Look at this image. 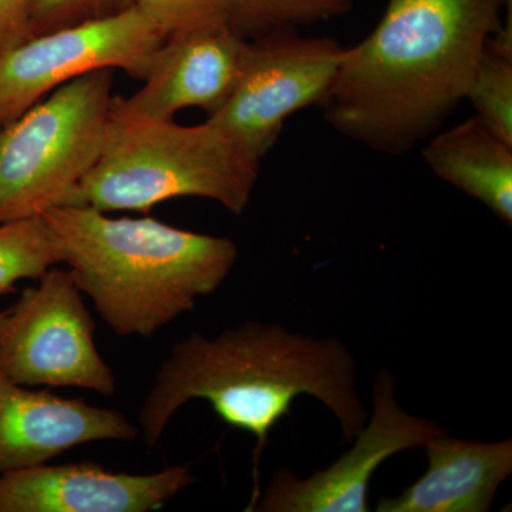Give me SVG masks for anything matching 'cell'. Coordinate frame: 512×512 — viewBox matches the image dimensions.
<instances>
[{
  "label": "cell",
  "instance_id": "21",
  "mask_svg": "<svg viewBox=\"0 0 512 512\" xmlns=\"http://www.w3.org/2000/svg\"><path fill=\"white\" fill-rule=\"evenodd\" d=\"M133 6V0H114V9L123 10Z\"/></svg>",
  "mask_w": 512,
  "mask_h": 512
},
{
  "label": "cell",
  "instance_id": "7",
  "mask_svg": "<svg viewBox=\"0 0 512 512\" xmlns=\"http://www.w3.org/2000/svg\"><path fill=\"white\" fill-rule=\"evenodd\" d=\"M167 39L136 6L32 37L0 55V123H10L64 83L120 69L143 82Z\"/></svg>",
  "mask_w": 512,
  "mask_h": 512
},
{
  "label": "cell",
  "instance_id": "18",
  "mask_svg": "<svg viewBox=\"0 0 512 512\" xmlns=\"http://www.w3.org/2000/svg\"><path fill=\"white\" fill-rule=\"evenodd\" d=\"M133 6L146 13L167 37L229 25L227 0H133Z\"/></svg>",
  "mask_w": 512,
  "mask_h": 512
},
{
  "label": "cell",
  "instance_id": "17",
  "mask_svg": "<svg viewBox=\"0 0 512 512\" xmlns=\"http://www.w3.org/2000/svg\"><path fill=\"white\" fill-rule=\"evenodd\" d=\"M228 23L237 35L254 40L279 29L311 26L348 13L353 0H227Z\"/></svg>",
  "mask_w": 512,
  "mask_h": 512
},
{
  "label": "cell",
  "instance_id": "14",
  "mask_svg": "<svg viewBox=\"0 0 512 512\" xmlns=\"http://www.w3.org/2000/svg\"><path fill=\"white\" fill-rule=\"evenodd\" d=\"M424 163L437 177L480 201L512 225V146L476 116L437 131L423 148Z\"/></svg>",
  "mask_w": 512,
  "mask_h": 512
},
{
  "label": "cell",
  "instance_id": "10",
  "mask_svg": "<svg viewBox=\"0 0 512 512\" xmlns=\"http://www.w3.org/2000/svg\"><path fill=\"white\" fill-rule=\"evenodd\" d=\"M248 52L249 40L229 25L167 37L143 87L131 97H113V109L154 120H174L184 109H201L210 117L234 92Z\"/></svg>",
  "mask_w": 512,
  "mask_h": 512
},
{
  "label": "cell",
  "instance_id": "8",
  "mask_svg": "<svg viewBox=\"0 0 512 512\" xmlns=\"http://www.w3.org/2000/svg\"><path fill=\"white\" fill-rule=\"evenodd\" d=\"M343 52L336 40L303 37L298 29L274 30L249 40L237 86L208 123L261 161L292 114L325 103Z\"/></svg>",
  "mask_w": 512,
  "mask_h": 512
},
{
  "label": "cell",
  "instance_id": "9",
  "mask_svg": "<svg viewBox=\"0 0 512 512\" xmlns=\"http://www.w3.org/2000/svg\"><path fill=\"white\" fill-rule=\"evenodd\" d=\"M373 413L353 439V447L326 470L299 478L276 471L248 512H369L370 481L390 457L423 447L446 433L434 421L404 412L396 400V379L379 370L373 382Z\"/></svg>",
  "mask_w": 512,
  "mask_h": 512
},
{
  "label": "cell",
  "instance_id": "11",
  "mask_svg": "<svg viewBox=\"0 0 512 512\" xmlns=\"http://www.w3.org/2000/svg\"><path fill=\"white\" fill-rule=\"evenodd\" d=\"M190 468L116 473L93 461L40 464L0 476V512H150L194 483Z\"/></svg>",
  "mask_w": 512,
  "mask_h": 512
},
{
  "label": "cell",
  "instance_id": "3",
  "mask_svg": "<svg viewBox=\"0 0 512 512\" xmlns=\"http://www.w3.org/2000/svg\"><path fill=\"white\" fill-rule=\"evenodd\" d=\"M62 264L123 338H153L198 299L217 291L234 269L232 239L200 234L153 217L111 218L86 207L45 212Z\"/></svg>",
  "mask_w": 512,
  "mask_h": 512
},
{
  "label": "cell",
  "instance_id": "6",
  "mask_svg": "<svg viewBox=\"0 0 512 512\" xmlns=\"http://www.w3.org/2000/svg\"><path fill=\"white\" fill-rule=\"evenodd\" d=\"M94 332L72 272L52 266L0 312V372L26 387H76L111 396L116 377Z\"/></svg>",
  "mask_w": 512,
  "mask_h": 512
},
{
  "label": "cell",
  "instance_id": "12",
  "mask_svg": "<svg viewBox=\"0 0 512 512\" xmlns=\"http://www.w3.org/2000/svg\"><path fill=\"white\" fill-rule=\"evenodd\" d=\"M138 434L119 410L29 390L0 372V476L49 463L82 444L131 441Z\"/></svg>",
  "mask_w": 512,
  "mask_h": 512
},
{
  "label": "cell",
  "instance_id": "2",
  "mask_svg": "<svg viewBox=\"0 0 512 512\" xmlns=\"http://www.w3.org/2000/svg\"><path fill=\"white\" fill-rule=\"evenodd\" d=\"M301 396L325 404L345 440L352 441L365 427L355 359L339 339H315L256 320L211 339L191 333L173 346L158 369L138 414V431L151 451L181 407L207 400L227 426L255 439L249 507L261 493L259 463L272 430L291 417Z\"/></svg>",
  "mask_w": 512,
  "mask_h": 512
},
{
  "label": "cell",
  "instance_id": "1",
  "mask_svg": "<svg viewBox=\"0 0 512 512\" xmlns=\"http://www.w3.org/2000/svg\"><path fill=\"white\" fill-rule=\"evenodd\" d=\"M511 0H389L359 45L345 47L325 120L377 153L426 143L467 99Z\"/></svg>",
  "mask_w": 512,
  "mask_h": 512
},
{
  "label": "cell",
  "instance_id": "13",
  "mask_svg": "<svg viewBox=\"0 0 512 512\" xmlns=\"http://www.w3.org/2000/svg\"><path fill=\"white\" fill-rule=\"evenodd\" d=\"M426 473L396 497L377 501V512H488L512 474V440H464L439 434L423 446Z\"/></svg>",
  "mask_w": 512,
  "mask_h": 512
},
{
  "label": "cell",
  "instance_id": "22",
  "mask_svg": "<svg viewBox=\"0 0 512 512\" xmlns=\"http://www.w3.org/2000/svg\"><path fill=\"white\" fill-rule=\"evenodd\" d=\"M2 127H3V124H2V123H0V130H2Z\"/></svg>",
  "mask_w": 512,
  "mask_h": 512
},
{
  "label": "cell",
  "instance_id": "16",
  "mask_svg": "<svg viewBox=\"0 0 512 512\" xmlns=\"http://www.w3.org/2000/svg\"><path fill=\"white\" fill-rule=\"evenodd\" d=\"M62 264L45 215L0 222V296L15 291L22 279L39 281Z\"/></svg>",
  "mask_w": 512,
  "mask_h": 512
},
{
  "label": "cell",
  "instance_id": "5",
  "mask_svg": "<svg viewBox=\"0 0 512 512\" xmlns=\"http://www.w3.org/2000/svg\"><path fill=\"white\" fill-rule=\"evenodd\" d=\"M113 73L97 70L57 87L0 130V222L62 205L99 160Z\"/></svg>",
  "mask_w": 512,
  "mask_h": 512
},
{
  "label": "cell",
  "instance_id": "19",
  "mask_svg": "<svg viewBox=\"0 0 512 512\" xmlns=\"http://www.w3.org/2000/svg\"><path fill=\"white\" fill-rule=\"evenodd\" d=\"M116 12L114 0H30L32 37Z\"/></svg>",
  "mask_w": 512,
  "mask_h": 512
},
{
  "label": "cell",
  "instance_id": "15",
  "mask_svg": "<svg viewBox=\"0 0 512 512\" xmlns=\"http://www.w3.org/2000/svg\"><path fill=\"white\" fill-rule=\"evenodd\" d=\"M474 116L512 146V22L490 37L478 62L467 99Z\"/></svg>",
  "mask_w": 512,
  "mask_h": 512
},
{
  "label": "cell",
  "instance_id": "20",
  "mask_svg": "<svg viewBox=\"0 0 512 512\" xmlns=\"http://www.w3.org/2000/svg\"><path fill=\"white\" fill-rule=\"evenodd\" d=\"M29 39L30 0H0V55Z\"/></svg>",
  "mask_w": 512,
  "mask_h": 512
},
{
  "label": "cell",
  "instance_id": "4",
  "mask_svg": "<svg viewBox=\"0 0 512 512\" xmlns=\"http://www.w3.org/2000/svg\"><path fill=\"white\" fill-rule=\"evenodd\" d=\"M258 158L205 123L144 119L113 109L99 160L62 205L148 214L174 198H205L234 215L247 210L258 183Z\"/></svg>",
  "mask_w": 512,
  "mask_h": 512
}]
</instances>
